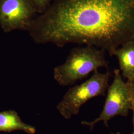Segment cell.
Segmentation results:
<instances>
[{
    "label": "cell",
    "instance_id": "ba28073f",
    "mask_svg": "<svg viewBox=\"0 0 134 134\" xmlns=\"http://www.w3.org/2000/svg\"><path fill=\"white\" fill-rule=\"evenodd\" d=\"M37 13L40 14L43 13L51 5L52 0H31Z\"/></svg>",
    "mask_w": 134,
    "mask_h": 134
},
{
    "label": "cell",
    "instance_id": "3957f363",
    "mask_svg": "<svg viewBox=\"0 0 134 134\" xmlns=\"http://www.w3.org/2000/svg\"><path fill=\"white\" fill-rule=\"evenodd\" d=\"M110 77L109 72L101 73L96 71L85 82L70 88L57 105L60 114L65 119H69L79 113L81 107L87 101L104 96L109 86Z\"/></svg>",
    "mask_w": 134,
    "mask_h": 134
},
{
    "label": "cell",
    "instance_id": "8992f818",
    "mask_svg": "<svg viewBox=\"0 0 134 134\" xmlns=\"http://www.w3.org/2000/svg\"><path fill=\"white\" fill-rule=\"evenodd\" d=\"M117 58L120 71L129 81L134 77V39L130 40L114 49L110 54Z\"/></svg>",
    "mask_w": 134,
    "mask_h": 134
},
{
    "label": "cell",
    "instance_id": "277c9868",
    "mask_svg": "<svg viewBox=\"0 0 134 134\" xmlns=\"http://www.w3.org/2000/svg\"><path fill=\"white\" fill-rule=\"evenodd\" d=\"M114 73L113 81L107 88L104 105L99 117L91 122H81L91 130L100 121L108 126V121L112 118L117 116H127L132 109V96L127 83L123 81L120 70H115Z\"/></svg>",
    "mask_w": 134,
    "mask_h": 134
},
{
    "label": "cell",
    "instance_id": "52a82bcc",
    "mask_svg": "<svg viewBox=\"0 0 134 134\" xmlns=\"http://www.w3.org/2000/svg\"><path fill=\"white\" fill-rule=\"evenodd\" d=\"M17 130L29 134H35L36 132L34 126L23 122L15 111L0 112V132L10 133Z\"/></svg>",
    "mask_w": 134,
    "mask_h": 134
},
{
    "label": "cell",
    "instance_id": "6da1fadb",
    "mask_svg": "<svg viewBox=\"0 0 134 134\" xmlns=\"http://www.w3.org/2000/svg\"><path fill=\"white\" fill-rule=\"evenodd\" d=\"M26 31L37 44H86L110 54L134 39V0H54Z\"/></svg>",
    "mask_w": 134,
    "mask_h": 134
},
{
    "label": "cell",
    "instance_id": "9c48e42d",
    "mask_svg": "<svg viewBox=\"0 0 134 134\" xmlns=\"http://www.w3.org/2000/svg\"><path fill=\"white\" fill-rule=\"evenodd\" d=\"M126 82L129 87L131 96H134V77L131 80L127 81Z\"/></svg>",
    "mask_w": 134,
    "mask_h": 134
},
{
    "label": "cell",
    "instance_id": "7a4b0ae2",
    "mask_svg": "<svg viewBox=\"0 0 134 134\" xmlns=\"http://www.w3.org/2000/svg\"><path fill=\"white\" fill-rule=\"evenodd\" d=\"M108 66L104 50L86 45L73 49L66 62L54 69L53 76L59 85L69 86L86 78L91 72L98 71L99 68Z\"/></svg>",
    "mask_w": 134,
    "mask_h": 134
},
{
    "label": "cell",
    "instance_id": "30bf717a",
    "mask_svg": "<svg viewBox=\"0 0 134 134\" xmlns=\"http://www.w3.org/2000/svg\"><path fill=\"white\" fill-rule=\"evenodd\" d=\"M133 111V131L131 134H134V96H132V109Z\"/></svg>",
    "mask_w": 134,
    "mask_h": 134
},
{
    "label": "cell",
    "instance_id": "8fae6325",
    "mask_svg": "<svg viewBox=\"0 0 134 134\" xmlns=\"http://www.w3.org/2000/svg\"><path fill=\"white\" fill-rule=\"evenodd\" d=\"M109 134H122L121 133H120V132H117V133H110Z\"/></svg>",
    "mask_w": 134,
    "mask_h": 134
},
{
    "label": "cell",
    "instance_id": "5b68a950",
    "mask_svg": "<svg viewBox=\"0 0 134 134\" xmlns=\"http://www.w3.org/2000/svg\"><path fill=\"white\" fill-rule=\"evenodd\" d=\"M36 13L31 0H0V25L5 32L27 31Z\"/></svg>",
    "mask_w": 134,
    "mask_h": 134
}]
</instances>
